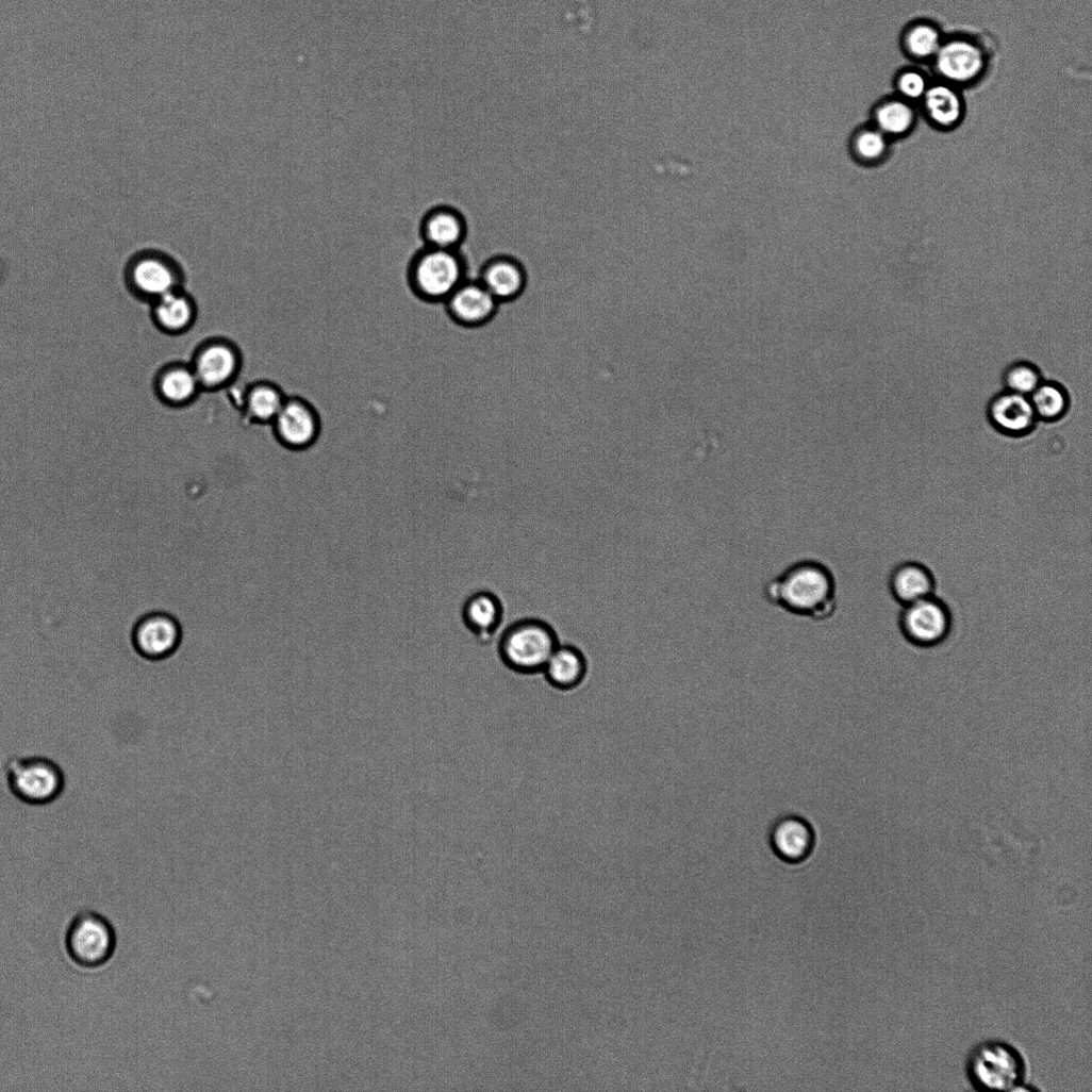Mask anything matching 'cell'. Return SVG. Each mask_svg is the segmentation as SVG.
Listing matches in <instances>:
<instances>
[{
	"label": "cell",
	"instance_id": "22",
	"mask_svg": "<svg viewBox=\"0 0 1092 1092\" xmlns=\"http://www.w3.org/2000/svg\"><path fill=\"white\" fill-rule=\"evenodd\" d=\"M287 395L283 388L271 380H257L248 384L238 399L237 406L243 416L252 424L271 425Z\"/></svg>",
	"mask_w": 1092,
	"mask_h": 1092
},
{
	"label": "cell",
	"instance_id": "23",
	"mask_svg": "<svg viewBox=\"0 0 1092 1092\" xmlns=\"http://www.w3.org/2000/svg\"><path fill=\"white\" fill-rule=\"evenodd\" d=\"M542 674L555 689L573 691L579 688L588 677V659L579 648L560 645L549 662L546 663Z\"/></svg>",
	"mask_w": 1092,
	"mask_h": 1092
},
{
	"label": "cell",
	"instance_id": "19",
	"mask_svg": "<svg viewBox=\"0 0 1092 1092\" xmlns=\"http://www.w3.org/2000/svg\"><path fill=\"white\" fill-rule=\"evenodd\" d=\"M467 226L459 211L449 206H436L428 211L419 225V236L424 246L459 250L465 241Z\"/></svg>",
	"mask_w": 1092,
	"mask_h": 1092
},
{
	"label": "cell",
	"instance_id": "12",
	"mask_svg": "<svg viewBox=\"0 0 1092 1092\" xmlns=\"http://www.w3.org/2000/svg\"><path fill=\"white\" fill-rule=\"evenodd\" d=\"M933 61L938 76L952 86L975 82L987 64L982 49L967 39L943 42Z\"/></svg>",
	"mask_w": 1092,
	"mask_h": 1092
},
{
	"label": "cell",
	"instance_id": "30",
	"mask_svg": "<svg viewBox=\"0 0 1092 1092\" xmlns=\"http://www.w3.org/2000/svg\"><path fill=\"white\" fill-rule=\"evenodd\" d=\"M896 85L901 99L908 102L922 100L929 87L924 75L914 70L901 73Z\"/></svg>",
	"mask_w": 1092,
	"mask_h": 1092
},
{
	"label": "cell",
	"instance_id": "8",
	"mask_svg": "<svg viewBox=\"0 0 1092 1092\" xmlns=\"http://www.w3.org/2000/svg\"><path fill=\"white\" fill-rule=\"evenodd\" d=\"M189 364L203 392H220L238 380L244 367V353L231 338L212 336L195 348Z\"/></svg>",
	"mask_w": 1092,
	"mask_h": 1092
},
{
	"label": "cell",
	"instance_id": "7",
	"mask_svg": "<svg viewBox=\"0 0 1092 1092\" xmlns=\"http://www.w3.org/2000/svg\"><path fill=\"white\" fill-rule=\"evenodd\" d=\"M117 937L112 923L93 910H83L70 923L66 948L71 960L86 969L106 964L114 956Z\"/></svg>",
	"mask_w": 1092,
	"mask_h": 1092
},
{
	"label": "cell",
	"instance_id": "25",
	"mask_svg": "<svg viewBox=\"0 0 1092 1092\" xmlns=\"http://www.w3.org/2000/svg\"><path fill=\"white\" fill-rule=\"evenodd\" d=\"M875 128L889 137H901L914 127L916 114L904 99H892L882 102L874 113Z\"/></svg>",
	"mask_w": 1092,
	"mask_h": 1092
},
{
	"label": "cell",
	"instance_id": "4",
	"mask_svg": "<svg viewBox=\"0 0 1092 1092\" xmlns=\"http://www.w3.org/2000/svg\"><path fill=\"white\" fill-rule=\"evenodd\" d=\"M4 775L11 794L29 807L51 806L67 789L65 771L48 757L14 756L5 763Z\"/></svg>",
	"mask_w": 1092,
	"mask_h": 1092
},
{
	"label": "cell",
	"instance_id": "17",
	"mask_svg": "<svg viewBox=\"0 0 1092 1092\" xmlns=\"http://www.w3.org/2000/svg\"><path fill=\"white\" fill-rule=\"evenodd\" d=\"M477 280L500 304L522 296L527 285V274L514 258L497 255L484 263Z\"/></svg>",
	"mask_w": 1092,
	"mask_h": 1092
},
{
	"label": "cell",
	"instance_id": "16",
	"mask_svg": "<svg viewBox=\"0 0 1092 1092\" xmlns=\"http://www.w3.org/2000/svg\"><path fill=\"white\" fill-rule=\"evenodd\" d=\"M150 305L154 326L170 336H180L191 331L199 315L195 297L184 287L163 296Z\"/></svg>",
	"mask_w": 1092,
	"mask_h": 1092
},
{
	"label": "cell",
	"instance_id": "27",
	"mask_svg": "<svg viewBox=\"0 0 1092 1092\" xmlns=\"http://www.w3.org/2000/svg\"><path fill=\"white\" fill-rule=\"evenodd\" d=\"M1029 400L1037 417L1045 421L1059 419L1068 408L1065 392L1055 383H1040Z\"/></svg>",
	"mask_w": 1092,
	"mask_h": 1092
},
{
	"label": "cell",
	"instance_id": "11",
	"mask_svg": "<svg viewBox=\"0 0 1092 1092\" xmlns=\"http://www.w3.org/2000/svg\"><path fill=\"white\" fill-rule=\"evenodd\" d=\"M271 427L282 445L293 450H303L318 440L321 419L310 400L298 395H287Z\"/></svg>",
	"mask_w": 1092,
	"mask_h": 1092
},
{
	"label": "cell",
	"instance_id": "26",
	"mask_svg": "<svg viewBox=\"0 0 1092 1092\" xmlns=\"http://www.w3.org/2000/svg\"><path fill=\"white\" fill-rule=\"evenodd\" d=\"M904 42L907 53L920 61L933 60L943 44L938 29L926 22L912 24Z\"/></svg>",
	"mask_w": 1092,
	"mask_h": 1092
},
{
	"label": "cell",
	"instance_id": "13",
	"mask_svg": "<svg viewBox=\"0 0 1092 1092\" xmlns=\"http://www.w3.org/2000/svg\"><path fill=\"white\" fill-rule=\"evenodd\" d=\"M449 318L463 328H480L498 311V301L478 281L466 279L444 302Z\"/></svg>",
	"mask_w": 1092,
	"mask_h": 1092
},
{
	"label": "cell",
	"instance_id": "1",
	"mask_svg": "<svg viewBox=\"0 0 1092 1092\" xmlns=\"http://www.w3.org/2000/svg\"><path fill=\"white\" fill-rule=\"evenodd\" d=\"M762 595L768 606L815 623L832 619L839 610L835 574L828 564L816 559L790 564L765 583Z\"/></svg>",
	"mask_w": 1092,
	"mask_h": 1092
},
{
	"label": "cell",
	"instance_id": "2",
	"mask_svg": "<svg viewBox=\"0 0 1092 1092\" xmlns=\"http://www.w3.org/2000/svg\"><path fill=\"white\" fill-rule=\"evenodd\" d=\"M965 1074L976 1091H1015L1024 1089L1028 1068L1015 1045L991 1039L972 1048L965 1062Z\"/></svg>",
	"mask_w": 1092,
	"mask_h": 1092
},
{
	"label": "cell",
	"instance_id": "14",
	"mask_svg": "<svg viewBox=\"0 0 1092 1092\" xmlns=\"http://www.w3.org/2000/svg\"><path fill=\"white\" fill-rule=\"evenodd\" d=\"M153 391L166 407L182 409L193 404L203 392L189 362L172 361L154 375Z\"/></svg>",
	"mask_w": 1092,
	"mask_h": 1092
},
{
	"label": "cell",
	"instance_id": "29",
	"mask_svg": "<svg viewBox=\"0 0 1092 1092\" xmlns=\"http://www.w3.org/2000/svg\"><path fill=\"white\" fill-rule=\"evenodd\" d=\"M1004 382L1008 391L1027 395L1031 394L1041 383L1039 370L1030 363L1019 362L1010 365L1005 375Z\"/></svg>",
	"mask_w": 1092,
	"mask_h": 1092
},
{
	"label": "cell",
	"instance_id": "21",
	"mask_svg": "<svg viewBox=\"0 0 1092 1092\" xmlns=\"http://www.w3.org/2000/svg\"><path fill=\"white\" fill-rule=\"evenodd\" d=\"M889 590L901 607L936 595L937 581L932 572L919 562L898 564L890 574Z\"/></svg>",
	"mask_w": 1092,
	"mask_h": 1092
},
{
	"label": "cell",
	"instance_id": "6",
	"mask_svg": "<svg viewBox=\"0 0 1092 1092\" xmlns=\"http://www.w3.org/2000/svg\"><path fill=\"white\" fill-rule=\"evenodd\" d=\"M123 274L130 294L149 304L173 291L183 288L186 279L179 261L158 249L136 252L128 261Z\"/></svg>",
	"mask_w": 1092,
	"mask_h": 1092
},
{
	"label": "cell",
	"instance_id": "28",
	"mask_svg": "<svg viewBox=\"0 0 1092 1092\" xmlns=\"http://www.w3.org/2000/svg\"><path fill=\"white\" fill-rule=\"evenodd\" d=\"M853 156L863 164L882 160L889 150V139L877 128H864L856 132L850 142Z\"/></svg>",
	"mask_w": 1092,
	"mask_h": 1092
},
{
	"label": "cell",
	"instance_id": "3",
	"mask_svg": "<svg viewBox=\"0 0 1092 1092\" xmlns=\"http://www.w3.org/2000/svg\"><path fill=\"white\" fill-rule=\"evenodd\" d=\"M466 279V264L459 250L424 246L407 267L411 293L429 304L444 303Z\"/></svg>",
	"mask_w": 1092,
	"mask_h": 1092
},
{
	"label": "cell",
	"instance_id": "18",
	"mask_svg": "<svg viewBox=\"0 0 1092 1092\" xmlns=\"http://www.w3.org/2000/svg\"><path fill=\"white\" fill-rule=\"evenodd\" d=\"M771 845L776 856L791 864L810 858L815 847V833L810 824L798 816L777 821L771 832Z\"/></svg>",
	"mask_w": 1092,
	"mask_h": 1092
},
{
	"label": "cell",
	"instance_id": "9",
	"mask_svg": "<svg viewBox=\"0 0 1092 1092\" xmlns=\"http://www.w3.org/2000/svg\"><path fill=\"white\" fill-rule=\"evenodd\" d=\"M953 625L949 607L936 595L903 607L898 618L904 639L923 649L934 648L946 642Z\"/></svg>",
	"mask_w": 1092,
	"mask_h": 1092
},
{
	"label": "cell",
	"instance_id": "15",
	"mask_svg": "<svg viewBox=\"0 0 1092 1092\" xmlns=\"http://www.w3.org/2000/svg\"><path fill=\"white\" fill-rule=\"evenodd\" d=\"M988 418L996 431L1010 437L1029 434L1038 420L1030 400L1011 391L1000 393L991 400Z\"/></svg>",
	"mask_w": 1092,
	"mask_h": 1092
},
{
	"label": "cell",
	"instance_id": "10",
	"mask_svg": "<svg viewBox=\"0 0 1092 1092\" xmlns=\"http://www.w3.org/2000/svg\"><path fill=\"white\" fill-rule=\"evenodd\" d=\"M180 622L169 613L153 612L142 617L134 626L131 641L134 651L143 660L160 663L172 658L183 643Z\"/></svg>",
	"mask_w": 1092,
	"mask_h": 1092
},
{
	"label": "cell",
	"instance_id": "20",
	"mask_svg": "<svg viewBox=\"0 0 1092 1092\" xmlns=\"http://www.w3.org/2000/svg\"><path fill=\"white\" fill-rule=\"evenodd\" d=\"M504 616L501 600L491 592H478L462 608L465 628L481 643L490 642L500 629Z\"/></svg>",
	"mask_w": 1092,
	"mask_h": 1092
},
{
	"label": "cell",
	"instance_id": "5",
	"mask_svg": "<svg viewBox=\"0 0 1092 1092\" xmlns=\"http://www.w3.org/2000/svg\"><path fill=\"white\" fill-rule=\"evenodd\" d=\"M555 628L540 619L528 618L508 627L498 644L502 663L519 675L542 674L560 646Z\"/></svg>",
	"mask_w": 1092,
	"mask_h": 1092
},
{
	"label": "cell",
	"instance_id": "24",
	"mask_svg": "<svg viewBox=\"0 0 1092 1092\" xmlns=\"http://www.w3.org/2000/svg\"><path fill=\"white\" fill-rule=\"evenodd\" d=\"M922 101L927 118L941 129L953 128L962 118V99L955 87L947 83L929 86Z\"/></svg>",
	"mask_w": 1092,
	"mask_h": 1092
}]
</instances>
